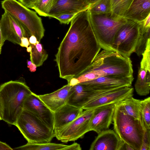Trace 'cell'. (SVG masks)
Returning <instances> with one entry per match:
<instances>
[{"instance_id":"obj_1","label":"cell","mask_w":150,"mask_h":150,"mask_svg":"<svg viewBox=\"0 0 150 150\" xmlns=\"http://www.w3.org/2000/svg\"><path fill=\"white\" fill-rule=\"evenodd\" d=\"M55 55L59 77L68 82L90 65L101 48L92 27L88 10L78 13Z\"/></svg>"},{"instance_id":"obj_16","label":"cell","mask_w":150,"mask_h":150,"mask_svg":"<svg viewBox=\"0 0 150 150\" xmlns=\"http://www.w3.org/2000/svg\"><path fill=\"white\" fill-rule=\"evenodd\" d=\"M124 143L114 130L107 129L98 134L90 150H122Z\"/></svg>"},{"instance_id":"obj_41","label":"cell","mask_w":150,"mask_h":150,"mask_svg":"<svg viewBox=\"0 0 150 150\" xmlns=\"http://www.w3.org/2000/svg\"><path fill=\"white\" fill-rule=\"evenodd\" d=\"M0 120H1V119L0 117Z\"/></svg>"},{"instance_id":"obj_40","label":"cell","mask_w":150,"mask_h":150,"mask_svg":"<svg viewBox=\"0 0 150 150\" xmlns=\"http://www.w3.org/2000/svg\"><path fill=\"white\" fill-rule=\"evenodd\" d=\"M2 47L0 46V54L1 53V49H2Z\"/></svg>"},{"instance_id":"obj_8","label":"cell","mask_w":150,"mask_h":150,"mask_svg":"<svg viewBox=\"0 0 150 150\" xmlns=\"http://www.w3.org/2000/svg\"><path fill=\"white\" fill-rule=\"evenodd\" d=\"M139 33L138 23L127 19L115 36L112 46L113 51L129 57L135 52Z\"/></svg>"},{"instance_id":"obj_19","label":"cell","mask_w":150,"mask_h":150,"mask_svg":"<svg viewBox=\"0 0 150 150\" xmlns=\"http://www.w3.org/2000/svg\"><path fill=\"white\" fill-rule=\"evenodd\" d=\"M72 86L67 84L52 93L38 96L53 112L67 103Z\"/></svg>"},{"instance_id":"obj_34","label":"cell","mask_w":150,"mask_h":150,"mask_svg":"<svg viewBox=\"0 0 150 150\" xmlns=\"http://www.w3.org/2000/svg\"><path fill=\"white\" fill-rule=\"evenodd\" d=\"M30 44L28 38L24 37L21 38V42L20 44L21 47L27 48L29 46Z\"/></svg>"},{"instance_id":"obj_35","label":"cell","mask_w":150,"mask_h":150,"mask_svg":"<svg viewBox=\"0 0 150 150\" xmlns=\"http://www.w3.org/2000/svg\"><path fill=\"white\" fill-rule=\"evenodd\" d=\"M27 67L29 69L30 71L31 72L35 71L36 70L37 67L31 61L27 60Z\"/></svg>"},{"instance_id":"obj_18","label":"cell","mask_w":150,"mask_h":150,"mask_svg":"<svg viewBox=\"0 0 150 150\" xmlns=\"http://www.w3.org/2000/svg\"><path fill=\"white\" fill-rule=\"evenodd\" d=\"M79 108L66 103L53 112L54 131L56 132L71 122L83 111Z\"/></svg>"},{"instance_id":"obj_38","label":"cell","mask_w":150,"mask_h":150,"mask_svg":"<svg viewBox=\"0 0 150 150\" xmlns=\"http://www.w3.org/2000/svg\"><path fill=\"white\" fill-rule=\"evenodd\" d=\"M4 42V41L1 32L0 23V46L2 47L3 45Z\"/></svg>"},{"instance_id":"obj_22","label":"cell","mask_w":150,"mask_h":150,"mask_svg":"<svg viewBox=\"0 0 150 150\" xmlns=\"http://www.w3.org/2000/svg\"><path fill=\"white\" fill-rule=\"evenodd\" d=\"M134 86L139 95L146 96L149 94L150 89V71L140 67Z\"/></svg>"},{"instance_id":"obj_11","label":"cell","mask_w":150,"mask_h":150,"mask_svg":"<svg viewBox=\"0 0 150 150\" xmlns=\"http://www.w3.org/2000/svg\"><path fill=\"white\" fill-rule=\"evenodd\" d=\"M134 88L126 86L109 91L86 104L83 110L94 109L109 104L120 102L132 96Z\"/></svg>"},{"instance_id":"obj_12","label":"cell","mask_w":150,"mask_h":150,"mask_svg":"<svg viewBox=\"0 0 150 150\" xmlns=\"http://www.w3.org/2000/svg\"><path fill=\"white\" fill-rule=\"evenodd\" d=\"M23 109L33 113L54 130L53 112L46 105L38 95L33 92L29 95L24 102Z\"/></svg>"},{"instance_id":"obj_9","label":"cell","mask_w":150,"mask_h":150,"mask_svg":"<svg viewBox=\"0 0 150 150\" xmlns=\"http://www.w3.org/2000/svg\"><path fill=\"white\" fill-rule=\"evenodd\" d=\"M94 109L85 110L74 120L58 131L54 133V137L61 142L67 143L83 137L91 131L90 123Z\"/></svg>"},{"instance_id":"obj_23","label":"cell","mask_w":150,"mask_h":150,"mask_svg":"<svg viewBox=\"0 0 150 150\" xmlns=\"http://www.w3.org/2000/svg\"><path fill=\"white\" fill-rule=\"evenodd\" d=\"M141 102L142 100L135 99L132 96L120 102V103L126 114L136 119L141 120Z\"/></svg>"},{"instance_id":"obj_15","label":"cell","mask_w":150,"mask_h":150,"mask_svg":"<svg viewBox=\"0 0 150 150\" xmlns=\"http://www.w3.org/2000/svg\"><path fill=\"white\" fill-rule=\"evenodd\" d=\"M134 79L133 77L107 75L81 83L93 90H112L124 87L132 86Z\"/></svg>"},{"instance_id":"obj_5","label":"cell","mask_w":150,"mask_h":150,"mask_svg":"<svg viewBox=\"0 0 150 150\" xmlns=\"http://www.w3.org/2000/svg\"><path fill=\"white\" fill-rule=\"evenodd\" d=\"M89 15L94 35L101 48L113 51L112 46L115 36L127 19L112 12Z\"/></svg>"},{"instance_id":"obj_21","label":"cell","mask_w":150,"mask_h":150,"mask_svg":"<svg viewBox=\"0 0 150 150\" xmlns=\"http://www.w3.org/2000/svg\"><path fill=\"white\" fill-rule=\"evenodd\" d=\"M80 145L74 143L70 145L50 142L33 143L28 142L25 144L17 147L13 150H80Z\"/></svg>"},{"instance_id":"obj_24","label":"cell","mask_w":150,"mask_h":150,"mask_svg":"<svg viewBox=\"0 0 150 150\" xmlns=\"http://www.w3.org/2000/svg\"><path fill=\"white\" fill-rule=\"evenodd\" d=\"M27 51L30 52L31 61L37 67L42 66L48 57L47 52L39 42L35 45L30 44L27 48Z\"/></svg>"},{"instance_id":"obj_33","label":"cell","mask_w":150,"mask_h":150,"mask_svg":"<svg viewBox=\"0 0 150 150\" xmlns=\"http://www.w3.org/2000/svg\"><path fill=\"white\" fill-rule=\"evenodd\" d=\"M26 7L30 8L36 0H17Z\"/></svg>"},{"instance_id":"obj_6","label":"cell","mask_w":150,"mask_h":150,"mask_svg":"<svg viewBox=\"0 0 150 150\" xmlns=\"http://www.w3.org/2000/svg\"><path fill=\"white\" fill-rule=\"evenodd\" d=\"M14 125L28 142H50L54 137V130L33 113L24 109L18 116Z\"/></svg>"},{"instance_id":"obj_3","label":"cell","mask_w":150,"mask_h":150,"mask_svg":"<svg viewBox=\"0 0 150 150\" xmlns=\"http://www.w3.org/2000/svg\"><path fill=\"white\" fill-rule=\"evenodd\" d=\"M120 102L116 105L113 115V130L124 143L134 150H141L146 130L141 120L134 118L124 111Z\"/></svg>"},{"instance_id":"obj_29","label":"cell","mask_w":150,"mask_h":150,"mask_svg":"<svg viewBox=\"0 0 150 150\" xmlns=\"http://www.w3.org/2000/svg\"><path fill=\"white\" fill-rule=\"evenodd\" d=\"M112 11L115 14L124 17L132 0H111Z\"/></svg>"},{"instance_id":"obj_10","label":"cell","mask_w":150,"mask_h":150,"mask_svg":"<svg viewBox=\"0 0 150 150\" xmlns=\"http://www.w3.org/2000/svg\"><path fill=\"white\" fill-rule=\"evenodd\" d=\"M0 23L4 42L7 40L20 45L22 37L29 39V36L22 24L7 12L4 11L2 15Z\"/></svg>"},{"instance_id":"obj_32","label":"cell","mask_w":150,"mask_h":150,"mask_svg":"<svg viewBox=\"0 0 150 150\" xmlns=\"http://www.w3.org/2000/svg\"><path fill=\"white\" fill-rule=\"evenodd\" d=\"M150 129L146 131L144 135L141 150H150Z\"/></svg>"},{"instance_id":"obj_25","label":"cell","mask_w":150,"mask_h":150,"mask_svg":"<svg viewBox=\"0 0 150 150\" xmlns=\"http://www.w3.org/2000/svg\"><path fill=\"white\" fill-rule=\"evenodd\" d=\"M138 23L140 26V33L134 52L140 56L145 51L147 42L150 40V27H145Z\"/></svg>"},{"instance_id":"obj_27","label":"cell","mask_w":150,"mask_h":150,"mask_svg":"<svg viewBox=\"0 0 150 150\" xmlns=\"http://www.w3.org/2000/svg\"><path fill=\"white\" fill-rule=\"evenodd\" d=\"M140 118L145 130L150 129V97L142 100Z\"/></svg>"},{"instance_id":"obj_20","label":"cell","mask_w":150,"mask_h":150,"mask_svg":"<svg viewBox=\"0 0 150 150\" xmlns=\"http://www.w3.org/2000/svg\"><path fill=\"white\" fill-rule=\"evenodd\" d=\"M150 14V0H132L124 17L139 22Z\"/></svg>"},{"instance_id":"obj_26","label":"cell","mask_w":150,"mask_h":150,"mask_svg":"<svg viewBox=\"0 0 150 150\" xmlns=\"http://www.w3.org/2000/svg\"><path fill=\"white\" fill-rule=\"evenodd\" d=\"M91 14H99L112 12L111 0H98L91 5L88 9Z\"/></svg>"},{"instance_id":"obj_13","label":"cell","mask_w":150,"mask_h":150,"mask_svg":"<svg viewBox=\"0 0 150 150\" xmlns=\"http://www.w3.org/2000/svg\"><path fill=\"white\" fill-rule=\"evenodd\" d=\"M109 91L93 90L84 84L79 83L72 86L67 103L82 108L89 101Z\"/></svg>"},{"instance_id":"obj_37","label":"cell","mask_w":150,"mask_h":150,"mask_svg":"<svg viewBox=\"0 0 150 150\" xmlns=\"http://www.w3.org/2000/svg\"><path fill=\"white\" fill-rule=\"evenodd\" d=\"M30 44L35 45L39 42L36 38L34 35L30 36L28 39Z\"/></svg>"},{"instance_id":"obj_28","label":"cell","mask_w":150,"mask_h":150,"mask_svg":"<svg viewBox=\"0 0 150 150\" xmlns=\"http://www.w3.org/2000/svg\"><path fill=\"white\" fill-rule=\"evenodd\" d=\"M54 0H36L30 8L34 9L40 16L48 17Z\"/></svg>"},{"instance_id":"obj_36","label":"cell","mask_w":150,"mask_h":150,"mask_svg":"<svg viewBox=\"0 0 150 150\" xmlns=\"http://www.w3.org/2000/svg\"><path fill=\"white\" fill-rule=\"evenodd\" d=\"M13 150L11 147L5 143L0 141V150Z\"/></svg>"},{"instance_id":"obj_7","label":"cell","mask_w":150,"mask_h":150,"mask_svg":"<svg viewBox=\"0 0 150 150\" xmlns=\"http://www.w3.org/2000/svg\"><path fill=\"white\" fill-rule=\"evenodd\" d=\"M2 8L18 21L23 26L29 37L34 35L40 42L45 30L42 19L35 12L29 9L17 0H3Z\"/></svg>"},{"instance_id":"obj_2","label":"cell","mask_w":150,"mask_h":150,"mask_svg":"<svg viewBox=\"0 0 150 150\" xmlns=\"http://www.w3.org/2000/svg\"><path fill=\"white\" fill-rule=\"evenodd\" d=\"M32 92L23 79L11 81L0 85V117L15 125L23 109L26 98Z\"/></svg>"},{"instance_id":"obj_14","label":"cell","mask_w":150,"mask_h":150,"mask_svg":"<svg viewBox=\"0 0 150 150\" xmlns=\"http://www.w3.org/2000/svg\"><path fill=\"white\" fill-rule=\"evenodd\" d=\"M118 103L105 105L94 108L91 122V131H93L98 134L109 129L112 121L115 110Z\"/></svg>"},{"instance_id":"obj_4","label":"cell","mask_w":150,"mask_h":150,"mask_svg":"<svg viewBox=\"0 0 150 150\" xmlns=\"http://www.w3.org/2000/svg\"><path fill=\"white\" fill-rule=\"evenodd\" d=\"M91 71H97L104 76L133 77L132 62L129 57L105 50L98 53L82 73Z\"/></svg>"},{"instance_id":"obj_39","label":"cell","mask_w":150,"mask_h":150,"mask_svg":"<svg viewBox=\"0 0 150 150\" xmlns=\"http://www.w3.org/2000/svg\"><path fill=\"white\" fill-rule=\"evenodd\" d=\"M98 0H89L91 5L93 4Z\"/></svg>"},{"instance_id":"obj_17","label":"cell","mask_w":150,"mask_h":150,"mask_svg":"<svg viewBox=\"0 0 150 150\" xmlns=\"http://www.w3.org/2000/svg\"><path fill=\"white\" fill-rule=\"evenodd\" d=\"M90 6L89 0H54L48 17L66 13H78L88 10Z\"/></svg>"},{"instance_id":"obj_30","label":"cell","mask_w":150,"mask_h":150,"mask_svg":"<svg viewBox=\"0 0 150 150\" xmlns=\"http://www.w3.org/2000/svg\"><path fill=\"white\" fill-rule=\"evenodd\" d=\"M142 58L140 63L141 68L150 71V40L147 44L146 49L142 54Z\"/></svg>"},{"instance_id":"obj_31","label":"cell","mask_w":150,"mask_h":150,"mask_svg":"<svg viewBox=\"0 0 150 150\" xmlns=\"http://www.w3.org/2000/svg\"><path fill=\"white\" fill-rule=\"evenodd\" d=\"M78 13H66L53 16L54 18L59 21L60 23L68 24Z\"/></svg>"}]
</instances>
